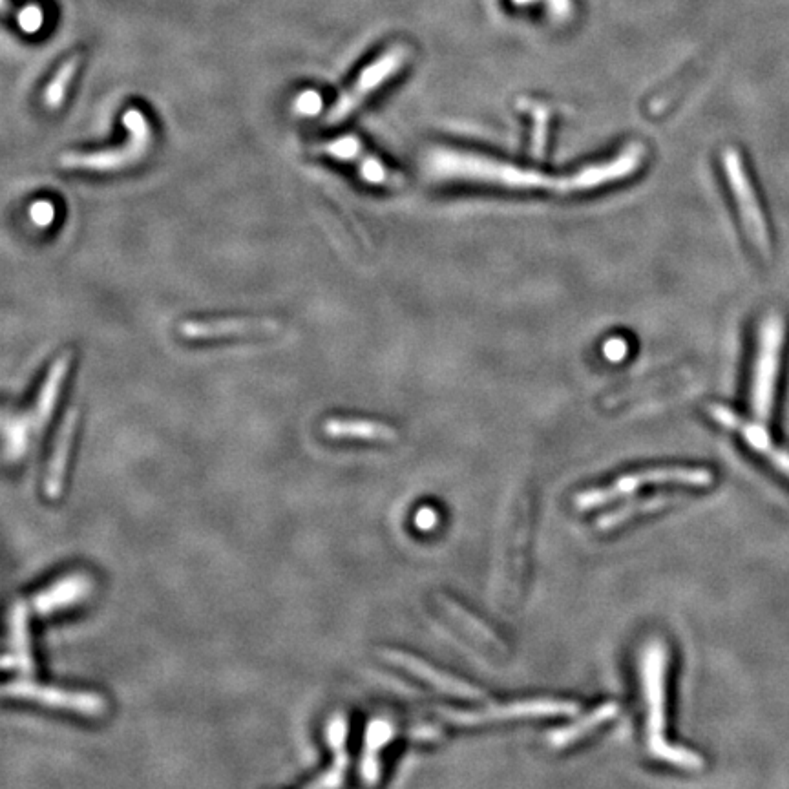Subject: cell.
<instances>
[{"instance_id":"obj_1","label":"cell","mask_w":789,"mask_h":789,"mask_svg":"<svg viewBox=\"0 0 789 789\" xmlns=\"http://www.w3.org/2000/svg\"><path fill=\"white\" fill-rule=\"evenodd\" d=\"M642 158V145H631L605 163L589 165L572 174L552 176L541 170L523 169L472 152L437 150L430 158V169L439 179L477 181L514 190L547 189L556 194H576L629 178L640 169Z\"/></svg>"},{"instance_id":"obj_2","label":"cell","mask_w":789,"mask_h":789,"mask_svg":"<svg viewBox=\"0 0 789 789\" xmlns=\"http://www.w3.org/2000/svg\"><path fill=\"white\" fill-rule=\"evenodd\" d=\"M643 695L647 700V746L654 758L671 766L684 769L704 768V757L685 747L673 746L667 738V713H665V674L667 651L662 642H651L640 660Z\"/></svg>"},{"instance_id":"obj_3","label":"cell","mask_w":789,"mask_h":789,"mask_svg":"<svg viewBox=\"0 0 789 789\" xmlns=\"http://www.w3.org/2000/svg\"><path fill=\"white\" fill-rule=\"evenodd\" d=\"M72 362H74V353L70 349L55 358L44 377L37 397L33 400L30 411L15 417L13 421L6 422V457L11 463L19 461L22 455L28 452L32 437H39L52 421Z\"/></svg>"},{"instance_id":"obj_4","label":"cell","mask_w":789,"mask_h":789,"mask_svg":"<svg viewBox=\"0 0 789 789\" xmlns=\"http://www.w3.org/2000/svg\"><path fill=\"white\" fill-rule=\"evenodd\" d=\"M123 127L127 128V141L117 148L90 150V152H64L59 165L66 170L88 172H119L132 169L147 158L154 141V130L139 108H128L123 114Z\"/></svg>"},{"instance_id":"obj_5","label":"cell","mask_w":789,"mask_h":789,"mask_svg":"<svg viewBox=\"0 0 789 789\" xmlns=\"http://www.w3.org/2000/svg\"><path fill=\"white\" fill-rule=\"evenodd\" d=\"M786 338V322L777 313H769L758 329L757 357L751 382V410L758 422L766 424L773 413L780 357Z\"/></svg>"},{"instance_id":"obj_6","label":"cell","mask_w":789,"mask_h":789,"mask_svg":"<svg viewBox=\"0 0 789 789\" xmlns=\"http://www.w3.org/2000/svg\"><path fill=\"white\" fill-rule=\"evenodd\" d=\"M713 483V474L705 468H685V466H663L653 468L638 474L623 475L618 481L605 488H594L576 495V506L579 510H592L600 506L611 505L621 497L638 492L645 486H660V484H680V486H693L702 488Z\"/></svg>"},{"instance_id":"obj_7","label":"cell","mask_w":789,"mask_h":789,"mask_svg":"<svg viewBox=\"0 0 789 789\" xmlns=\"http://www.w3.org/2000/svg\"><path fill=\"white\" fill-rule=\"evenodd\" d=\"M408 48L397 44L391 46L390 50L379 55L373 63H369L357 79L338 95L337 101L327 112V125H340L348 121L349 117L358 112L371 95L380 90V86L386 85L390 79L399 74L400 68L408 61Z\"/></svg>"},{"instance_id":"obj_8","label":"cell","mask_w":789,"mask_h":789,"mask_svg":"<svg viewBox=\"0 0 789 789\" xmlns=\"http://www.w3.org/2000/svg\"><path fill=\"white\" fill-rule=\"evenodd\" d=\"M579 705L569 700H552V698H536L521 700L514 704L488 705L484 709H439L437 713L444 722L453 726H483L495 722L510 720H526V718H552V716L578 715Z\"/></svg>"},{"instance_id":"obj_9","label":"cell","mask_w":789,"mask_h":789,"mask_svg":"<svg viewBox=\"0 0 789 789\" xmlns=\"http://www.w3.org/2000/svg\"><path fill=\"white\" fill-rule=\"evenodd\" d=\"M2 693L6 698L26 700L32 704L63 709L85 718H101L108 713L105 696L90 691H66L50 685L35 684L32 680H15L4 685Z\"/></svg>"},{"instance_id":"obj_10","label":"cell","mask_w":789,"mask_h":789,"mask_svg":"<svg viewBox=\"0 0 789 789\" xmlns=\"http://www.w3.org/2000/svg\"><path fill=\"white\" fill-rule=\"evenodd\" d=\"M722 163H724L727 183H729L731 192L737 201L738 212H740L747 236L751 242L755 243V247L760 253L768 256L769 249H771L768 225H766L764 212L760 209L755 189L747 178L742 158L735 148H726L722 154Z\"/></svg>"},{"instance_id":"obj_11","label":"cell","mask_w":789,"mask_h":789,"mask_svg":"<svg viewBox=\"0 0 789 789\" xmlns=\"http://www.w3.org/2000/svg\"><path fill=\"white\" fill-rule=\"evenodd\" d=\"M309 152L315 156H324L340 163L353 165L358 170L360 178L368 181L369 185L390 187V189L402 185V176L399 172L391 170L388 165L382 163V159L371 154L358 137L340 136L318 141L309 147Z\"/></svg>"},{"instance_id":"obj_12","label":"cell","mask_w":789,"mask_h":789,"mask_svg":"<svg viewBox=\"0 0 789 789\" xmlns=\"http://www.w3.org/2000/svg\"><path fill=\"white\" fill-rule=\"evenodd\" d=\"M280 329L274 318H216L187 320L179 326V335L187 340H220V338H251L273 335Z\"/></svg>"},{"instance_id":"obj_13","label":"cell","mask_w":789,"mask_h":789,"mask_svg":"<svg viewBox=\"0 0 789 789\" xmlns=\"http://www.w3.org/2000/svg\"><path fill=\"white\" fill-rule=\"evenodd\" d=\"M709 415L716 422H720L722 426L737 432L751 450L762 455L780 475H784L789 481V452L771 441L762 422L758 424V422L744 421L735 411L729 410L726 406H720V404H711Z\"/></svg>"},{"instance_id":"obj_14","label":"cell","mask_w":789,"mask_h":789,"mask_svg":"<svg viewBox=\"0 0 789 789\" xmlns=\"http://www.w3.org/2000/svg\"><path fill=\"white\" fill-rule=\"evenodd\" d=\"M382 658L391 665H397L400 669L408 671L413 674L415 678H419L422 682L432 685L437 691H441L444 695L457 696V698H470V700H479L483 698L484 693L481 689H477L474 685L466 684L463 680H457L453 676L441 673L437 669H433L432 665L419 660L417 656L408 653H400L395 649H384L382 651Z\"/></svg>"},{"instance_id":"obj_15","label":"cell","mask_w":789,"mask_h":789,"mask_svg":"<svg viewBox=\"0 0 789 789\" xmlns=\"http://www.w3.org/2000/svg\"><path fill=\"white\" fill-rule=\"evenodd\" d=\"M77 417L79 413L72 408L66 411L63 422L53 439L52 452L46 464V474H44L43 490L44 495L50 501H57L64 490V475L68 468V459L74 444L75 430H77Z\"/></svg>"},{"instance_id":"obj_16","label":"cell","mask_w":789,"mask_h":789,"mask_svg":"<svg viewBox=\"0 0 789 789\" xmlns=\"http://www.w3.org/2000/svg\"><path fill=\"white\" fill-rule=\"evenodd\" d=\"M92 589V579L86 574H68L35 594L32 600L33 609L41 616H50L53 612L64 611L83 603L92 594Z\"/></svg>"},{"instance_id":"obj_17","label":"cell","mask_w":789,"mask_h":789,"mask_svg":"<svg viewBox=\"0 0 789 789\" xmlns=\"http://www.w3.org/2000/svg\"><path fill=\"white\" fill-rule=\"evenodd\" d=\"M348 729V718L344 715H333V718L329 720L327 742L333 751V764L320 777L307 782L306 786L309 788H337V786L344 784L349 766L348 749H346Z\"/></svg>"},{"instance_id":"obj_18","label":"cell","mask_w":789,"mask_h":789,"mask_svg":"<svg viewBox=\"0 0 789 789\" xmlns=\"http://www.w3.org/2000/svg\"><path fill=\"white\" fill-rule=\"evenodd\" d=\"M324 433L340 441L395 442L397 432L384 422L368 419H346L331 417L324 422Z\"/></svg>"},{"instance_id":"obj_19","label":"cell","mask_w":789,"mask_h":789,"mask_svg":"<svg viewBox=\"0 0 789 789\" xmlns=\"http://www.w3.org/2000/svg\"><path fill=\"white\" fill-rule=\"evenodd\" d=\"M6 667H17L22 674L32 676L35 671L30 629H28V605L24 601L13 603L10 612V654L4 660Z\"/></svg>"},{"instance_id":"obj_20","label":"cell","mask_w":789,"mask_h":789,"mask_svg":"<svg viewBox=\"0 0 789 789\" xmlns=\"http://www.w3.org/2000/svg\"><path fill=\"white\" fill-rule=\"evenodd\" d=\"M395 735H397V729L388 720L377 718V720L369 722L366 738H364L362 762H360V775L369 786H375L379 782L380 751L395 738Z\"/></svg>"},{"instance_id":"obj_21","label":"cell","mask_w":789,"mask_h":789,"mask_svg":"<svg viewBox=\"0 0 789 789\" xmlns=\"http://www.w3.org/2000/svg\"><path fill=\"white\" fill-rule=\"evenodd\" d=\"M618 715H620V705L616 704V702H607V704L596 707L594 711H590L589 715L579 718L574 724L559 727L556 731H552V733L548 735V744L554 747V749L569 747L570 744H574V742H578L581 738L590 735L596 727L611 722V720H614Z\"/></svg>"},{"instance_id":"obj_22","label":"cell","mask_w":789,"mask_h":789,"mask_svg":"<svg viewBox=\"0 0 789 789\" xmlns=\"http://www.w3.org/2000/svg\"><path fill=\"white\" fill-rule=\"evenodd\" d=\"M682 497L680 495H653V497H645V499H636L627 505L620 506L616 510H612L609 514L601 516L598 519V528L600 530H614L618 526L629 523L636 517L649 516L654 512H660L667 506L678 503Z\"/></svg>"},{"instance_id":"obj_23","label":"cell","mask_w":789,"mask_h":789,"mask_svg":"<svg viewBox=\"0 0 789 789\" xmlns=\"http://www.w3.org/2000/svg\"><path fill=\"white\" fill-rule=\"evenodd\" d=\"M79 66H81V53H75L57 68L50 83L44 88L43 105L48 110H59L64 105V99L68 95Z\"/></svg>"},{"instance_id":"obj_24","label":"cell","mask_w":789,"mask_h":789,"mask_svg":"<svg viewBox=\"0 0 789 789\" xmlns=\"http://www.w3.org/2000/svg\"><path fill=\"white\" fill-rule=\"evenodd\" d=\"M548 121H550V114H548L545 106H537L534 110V128H532V139H530V152L536 159L545 158V150H547L548 141Z\"/></svg>"},{"instance_id":"obj_25","label":"cell","mask_w":789,"mask_h":789,"mask_svg":"<svg viewBox=\"0 0 789 789\" xmlns=\"http://www.w3.org/2000/svg\"><path fill=\"white\" fill-rule=\"evenodd\" d=\"M19 24H21L24 32H37L39 26L43 24V11L37 6L24 8L21 11V15H19Z\"/></svg>"},{"instance_id":"obj_26","label":"cell","mask_w":789,"mask_h":789,"mask_svg":"<svg viewBox=\"0 0 789 789\" xmlns=\"http://www.w3.org/2000/svg\"><path fill=\"white\" fill-rule=\"evenodd\" d=\"M406 735L417 740H439L442 737L441 729L433 726L411 727L406 731Z\"/></svg>"},{"instance_id":"obj_27","label":"cell","mask_w":789,"mask_h":789,"mask_svg":"<svg viewBox=\"0 0 789 789\" xmlns=\"http://www.w3.org/2000/svg\"><path fill=\"white\" fill-rule=\"evenodd\" d=\"M437 519L439 517L432 508H421L419 514L415 516V525L419 530H432L433 526L437 525Z\"/></svg>"},{"instance_id":"obj_28","label":"cell","mask_w":789,"mask_h":789,"mask_svg":"<svg viewBox=\"0 0 789 789\" xmlns=\"http://www.w3.org/2000/svg\"><path fill=\"white\" fill-rule=\"evenodd\" d=\"M605 355L609 360H621V358L627 355V344L620 340V338H616V340H611V342H607L605 344Z\"/></svg>"},{"instance_id":"obj_29","label":"cell","mask_w":789,"mask_h":789,"mask_svg":"<svg viewBox=\"0 0 789 789\" xmlns=\"http://www.w3.org/2000/svg\"><path fill=\"white\" fill-rule=\"evenodd\" d=\"M548 8L552 11V15L558 19V21H563V19H567L570 15V11H572V4H570V0H547Z\"/></svg>"},{"instance_id":"obj_30","label":"cell","mask_w":789,"mask_h":789,"mask_svg":"<svg viewBox=\"0 0 789 789\" xmlns=\"http://www.w3.org/2000/svg\"><path fill=\"white\" fill-rule=\"evenodd\" d=\"M517 6H525V4H534L536 0H512Z\"/></svg>"}]
</instances>
